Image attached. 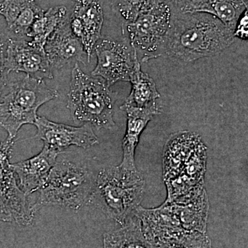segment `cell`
Listing matches in <instances>:
<instances>
[{
    "label": "cell",
    "instance_id": "cell-17",
    "mask_svg": "<svg viewBox=\"0 0 248 248\" xmlns=\"http://www.w3.org/2000/svg\"><path fill=\"white\" fill-rule=\"evenodd\" d=\"M248 0H188L180 12L212 15L234 31L241 15L248 10Z\"/></svg>",
    "mask_w": 248,
    "mask_h": 248
},
{
    "label": "cell",
    "instance_id": "cell-8",
    "mask_svg": "<svg viewBox=\"0 0 248 248\" xmlns=\"http://www.w3.org/2000/svg\"><path fill=\"white\" fill-rule=\"evenodd\" d=\"M128 43L125 40L101 37L94 47L97 63L91 75L101 77L109 88L120 81H130L136 52Z\"/></svg>",
    "mask_w": 248,
    "mask_h": 248
},
{
    "label": "cell",
    "instance_id": "cell-24",
    "mask_svg": "<svg viewBox=\"0 0 248 248\" xmlns=\"http://www.w3.org/2000/svg\"><path fill=\"white\" fill-rule=\"evenodd\" d=\"M248 10L241 15L234 31V37L241 40H248Z\"/></svg>",
    "mask_w": 248,
    "mask_h": 248
},
{
    "label": "cell",
    "instance_id": "cell-9",
    "mask_svg": "<svg viewBox=\"0 0 248 248\" xmlns=\"http://www.w3.org/2000/svg\"><path fill=\"white\" fill-rule=\"evenodd\" d=\"M34 125L37 129L35 138L42 140L45 145L60 153L71 146L88 148L99 142L89 124L80 127L71 126L38 116Z\"/></svg>",
    "mask_w": 248,
    "mask_h": 248
},
{
    "label": "cell",
    "instance_id": "cell-14",
    "mask_svg": "<svg viewBox=\"0 0 248 248\" xmlns=\"http://www.w3.org/2000/svg\"><path fill=\"white\" fill-rule=\"evenodd\" d=\"M45 50L52 69H60L74 60L85 63L87 59L82 43L72 32L68 17L49 37Z\"/></svg>",
    "mask_w": 248,
    "mask_h": 248
},
{
    "label": "cell",
    "instance_id": "cell-1",
    "mask_svg": "<svg viewBox=\"0 0 248 248\" xmlns=\"http://www.w3.org/2000/svg\"><path fill=\"white\" fill-rule=\"evenodd\" d=\"M234 40V31L212 15L172 11L166 53L190 63L218 55Z\"/></svg>",
    "mask_w": 248,
    "mask_h": 248
},
{
    "label": "cell",
    "instance_id": "cell-11",
    "mask_svg": "<svg viewBox=\"0 0 248 248\" xmlns=\"http://www.w3.org/2000/svg\"><path fill=\"white\" fill-rule=\"evenodd\" d=\"M6 63L9 73L22 72L27 76L43 80L53 78L45 49L30 42L8 39Z\"/></svg>",
    "mask_w": 248,
    "mask_h": 248
},
{
    "label": "cell",
    "instance_id": "cell-13",
    "mask_svg": "<svg viewBox=\"0 0 248 248\" xmlns=\"http://www.w3.org/2000/svg\"><path fill=\"white\" fill-rule=\"evenodd\" d=\"M206 161L207 148L202 142L190 155L177 177L165 182L168 190L165 202H172L204 188Z\"/></svg>",
    "mask_w": 248,
    "mask_h": 248
},
{
    "label": "cell",
    "instance_id": "cell-21",
    "mask_svg": "<svg viewBox=\"0 0 248 248\" xmlns=\"http://www.w3.org/2000/svg\"><path fill=\"white\" fill-rule=\"evenodd\" d=\"M44 11L45 10L36 3L35 0H31L30 3L23 9L9 31L18 36L27 35L36 18Z\"/></svg>",
    "mask_w": 248,
    "mask_h": 248
},
{
    "label": "cell",
    "instance_id": "cell-7",
    "mask_svg": "<svg viewBox=\"0 0 248 248\" xmlns=\"http://www.w3.org/2000/svg\"><path fill=\"white\" fill-rule=\"evenodd\" d=\"M14 142L0 141V223L28 226L33 221L32 203L18 185L10 163Z\"/></svg>",
    "mask_w": 248,
    "mask_h": 248
},
{
    "label": "cell",
    "instance_id": "cell-6",
    "mask_svg": "<svg viewBox=\"0 0 248 248\" xmlns=\"http://www.w3.org/2000/svg\"><path fill=\"white\" fill-rule=\"evenodd\" d=\"M172 11L169 2L140 14L134 20L122 23L125 40L136 52L139 60L146 62L166 53V42Z\"/></svg>",
    "mask_w": 248,
    "mask_h": 248
},
{
    "label": "cell",
    "instance_id": "cell-19",
    "mask_svg": "<svg viewBox=\"0 0 248 248\" xmlns=\"http://www.w3.org/2000/svg\"><path fill=\"white\" fill-rule=\"evenodd\" d=\"M68 9L65 6H56L44 11L32 24L28 37L31 43L45 49L46 41L58 26L68 17Z\"/></svg>",
    "mask_w": 248,
    "mask_h": 248
},
{
    "label": "cell",
    "instance_id": "cell-15",
    "mask_svg": "<svg viewBox=\"0 0 248 248\" xmlns=\"http://www.w3.org/2000/svg\"><path fill=\"white\" fill-rule=\"evenodd\" d=\"M202 142L200 135L190 131L178 132L170 136L163 154L164 182L177 177L190 155Z\"/></svg>",
    "mask_w": 248,
    "mask_h": 248
},
{
    "label": "cell",
    "instance_id": "cell-26",
    "mask_svg": "<svg viewBox=\"0 0 248 248\" xmlns=\"http://www.w3.org/2000/svg\"><path fill=\"white\" fill-rule=\"evenodd\" d=\"M73 1H76V3L81 2V1H86V0H73Z\"/></svg>",
    "mask_w": 248,
    "mask_h": 248
},
{
    "label": "cell",
    "instance_id": "cell-2",
    "mask_svg": "<svg viewBox=\"0 0 248 248\" xmlns=\"http://www.w3.org/2000/svg\"><path fill=\"white\" fill-rule=\"evenodd\" d=\"M96 177L87 166L67 158L57 159L37 200L33 211L45 206H58L79 210L90 203Z\"/></svg>",
    "mask_w": 248,
    "mask_h": 248
},
{
    "label": "cell",
    "instance_id": "cell-12",
    "mask_svg": "<svg viewBox=\"0 0 248 248\" xmlns=\"http://www.w3.org/2000/svg\"><path fill=\"white\" fill-rule=\"evenodd\" d=\"M60 154V152L45 144L39 154L11 164L19 181L18 185L27 197L43 187Z\"/></svg>",
    "mask_w": 248,
    "mask_h": 248
},
{
    "label": "cell",
    "instance_id": "cell-25",
    "mask_svg": "<svg viewBox=\"0 0 248 248\" xmlns=\"http://www.w3.org/2000/svg\"><path fill=\"white\" fill-rule=\"evenodd\" d=\"M167 1L172 11L180 12L188 0H167Z\"/></svg>",
    "mask_w": 248,
    "mask_h": 248
},
{
    "label": "cell",
    "instance_id": "cell-5",
    "mask_svg": "<svg viewBox=\"0 0 248 248\" xmlns=\"http://www.w3.org/2000/svg\"><path fill=\"white\" fill-rule=\"evenodd\" d=\"M58 96L43 79L27 76L10 84L0 101V126L7 132L6 141L14 142L19 129L26 124H35L37 110L45 103Z\"/></svg>",
    "mask_w": 248,
    "mask_h": 248
},
{
    "label": "cell",
    "instance_id": "cell-16",
    "mask_svg": "<svg viewBox=\"0 0 248 248\" xmlns=\"http://www.w3.org/2000/svg\"><path fill=\"white\" fill-rule=\"evenodd\" d=\"M120 108L126 112L127 127L122 143L123 159L120 166L129 170H137L135 154L140 136L148 122L161 112L158 107L140 108L125 104Z\"/></svg>",
    "mask_w": 248,
    "mask_h": 248
},
{
    "label": "cell",
    "instance_id": "cell-20",
    "mask_svg": "<svg viewBox=\"0 0 248 248\" xmlns=\"http://www.w3.org/2000/svg\"><path fill=\"white\" fill-rule=\"evenodd\" d=\"M167 0H110L111 9L122 23L131 22L138 16Z\"/></svg>",
    "mask_w": 248,
    "mask_h": 248
},
{
    "label": "cell",
    "instance_id": "cell-23",
    "mask_svg": "<svg viewBox=\"0 0 248 248\" xmlns=\"http://www.w3.org/2000/svg\"><path fill=\"white\" fill-rule=\"evenodd\" d=\"M8 39L0 33V101L7 92L10 83L8 79L9 73L6 67V46Z\"/></svg>",
    "mask_w": 248,
    "mask_h": 248
},
{
    "label": "cell",
    "instance_id": "cell-22",
    "mask_svg": "<svg viewBox=\"0 0 248 248\" xmlns=\"http://www.w3.org/2000/svg\"><path fill=\"white\" fill-rule=\"evenodd\" d=\"M31 0H1L0 1V15L4 17L7 29L12 27L23 9Z\"/></svg>",
    "mask_w": 248,
    "mask_h": 248
},
{
    "label": "cell",
    "instance_id": "cell-4",
    "mask_svg": "<svg viewBox=\"0 0 248 248\" xmlns=\"http://www.w3.org/2000/svg\"><path fill=\"white\" fill-rule=\"evenodd\" d=\"M117 97V93L112 92L105 81L85 74L76 63L67 107L76 124H89L97 129L113 128Z\"/></svg>",
    "mask_w": 248,
    "mask_h": 248
},
{
    "label": "cell",
    "instance_id": "cell-3",
    "mask_svg": "<svg viewBox=\"0 0 248 248\" xmlns=\"http://www.w3.org/2000/svg\"><path fill=\"white\" fill-rule=\"evenodd\" d=\"M144 190L145 181L138 170L118 166L99 172L90 203L123 225L140 206Z\"/></svg>",
    "mask_w": 248,
    "mask_h": 248
},
{
    "label": "cell",
    "instance_id": "cell-18",
    "mask_svg": "<svg viewBox=\"0 0 248 248\" xmlns=\"http://www.w3.org/2000/svg\"><path fill=\"white\" fill-rule=\"evenodd\" d=\"M130 82L132 85L131 92L124 104L140 108L157 107L156 100L160 97L159 93L154 80L141 71L137 53Z\"/></svg>",
    "mask_w": 248,
    "mask_h": 248
},
{
    "label": "cell",
    "instance_id": "cell-10",
    "mask_svg": "<svg viewBox=\"0 0 248 248\" xmlns=\"http://www.w3.org/2000/svg\"><path fill=\"white\" fill-rule=\"evenodd\" d=\"M68 19L72 32L82 43L87 61L90 62L94 46L102 37L104 0H86L76 3Z\"/></svg>",
    "mask_w": 248,
    "mask_h": 248
}]
</instances>
